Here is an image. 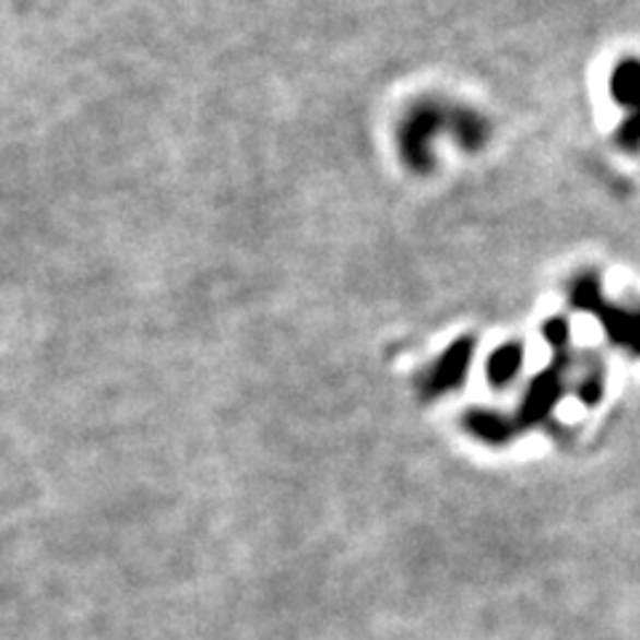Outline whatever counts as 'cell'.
I'll return each instance as SVG.
<instances>
[{"label": "cell", "mask_w": 640, "mask_h": 640, "mask_svg": "<svg viewBox=\"0 0 640 640\" xmlns=\"http://www.w3.org/2000/svg\"><path fill=\"white\" fill-rule=\"evenodd\" d=\"M518 368V353L515 349H502L499 358L491 364V374L497 379H507Z\"/></svg>", "instance_id": "cell-2"}, {"label": "cell", "mask_w": 640, "mask_h": 640, "mask_svg": "<svg viewBox=\"0 0 640 640\" xmlns=\"http://www.w3.org/2000/svg\"><path fill=\"white\" fill-rule=\"evenodd\" d=\"M614 94L617 99H625L632 105L636 118L627 123V142H640V64L627 62L621 64L614 75Z\"/></svg>", "instance_id": "cell-1"}]
</instances>
